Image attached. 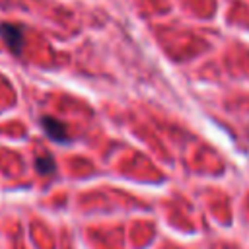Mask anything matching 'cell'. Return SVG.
<instances>
[{
    "label": "cell",
    "instance_id": "6da1fadb",
    "mask_svg": "<svg viewBox=\"0 0 249 249\" xmlns=\"http://www.w3.org/2000/svg\"><path fill=\"white\" fill-rule=\"evenodd\" d=\"M0 37L4 39V43L8 45V49L14 54H19L21 53V47H23V29L19 25L2 23L0 25Z\"/></svg>",
    "mask_w": 249,
    "mask_h": 249
},
{
    "label": "cell",
    "instance_id": "7a4b0ae2",
    "mask_svg": "<svg viewBox=\"0 0 249 249\" xmlns=\"http://www.w3.org/2000/svg\"><path fill=\"white\" fill-rule=\"evenodd\" d=\"M41 126H43L45 134H47L51 140L60 142V144L68 142V132H66V126H64V124L58 121V119H54V117H41Z\"/></svg>",
    "mask_w": 249,
    "mask_h": 249
},
{
    "label": "cell",
    "instance_id": "3957f363",
    "mask_svg": "<svg viewBox=\"0 0 249 249\" xmlns=\"http://www.w3.org/2000/svg\"><path fill=\"white\" fill-rule=\"evenodd\" d=\"M54 160L51 156H41L35 160V169L41 173V175H51L54 171Z\"/></svg>",
    "mask_w": 249,
    "mask_h": 249
}]
</instances>
